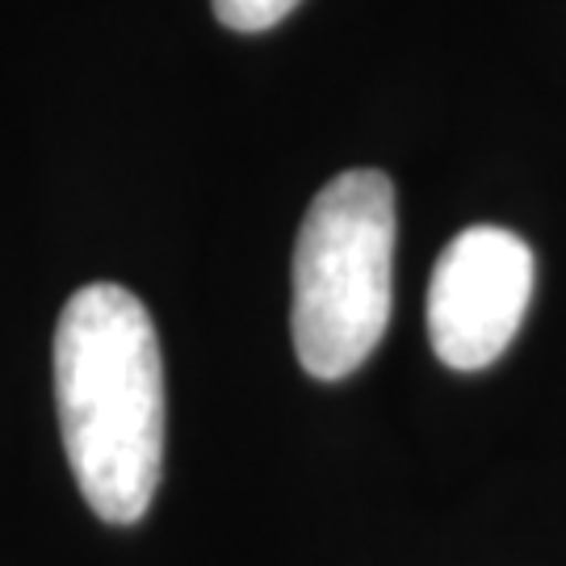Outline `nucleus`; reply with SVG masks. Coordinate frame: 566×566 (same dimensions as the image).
I'll list each match as a JSON object with an SVG mask.
<instances>
[{
  "mask_svg": "<svg viewBox=\"0 0 566 566\" xmlns=\"http://www.w3.org/2000/svg\"><path fill=\"white\" fill-rule=\"evenodd\" d=\"M395 185L353 168L319 189L294 243V353L311 378H348L390 324Z\"/></svg>",
  "mask_w": 566,
  "mask_h": 566,
  "instance_id": "nucleus-2",
  "label": "nucleus"
},
{
  "mask_svg": "<svg viewBox=\"0 0 566 566\" xmlns=\"http://www.w3.org/2000/svg\"><path fill=\"white\" fill-rule=\"evenodd\" d=\"M55 399L72 474L109 525H135L164 470V361L147 306L114 282L76 290L55 327Z\"/></svg>",
  "mask_w": 566,
  "mask_h": 566,
  "instance_id": "nucleus-1",
  "label": "nucleus"
},
{
  "mask_svg": "<svg viewBox=\"0 0 566 566\" xmlns=\"http://www.w3.org/2000/svg\"><path fill=\"white\" fill-rule=\"evenodd\" d=\"M533 298V252L504 227L453 235L428 285V336L449 369H486L504 357Z\"/></svg>",
  "mask_w": 566,
  "mask_h": 566,
  "instance_id": "nucleus-3",
  "label": "nucleus"
},
{
  "mask_svg": "<svg viewBox=\"0 0 566 566\" xmlns=\"http://www.w3.org/2000/svg\"><path fill=\"white\" fill-rule=\"evenodd\" d=\"M290 9H298V0H214L219 21L240 34H261L269 25H277Z\"/></svg>",
  "mask_w": 566,
  "mask_h": 566,
  "instance_id": "nucleus-4",
  "label": "nucleus"
}]
</instances>
